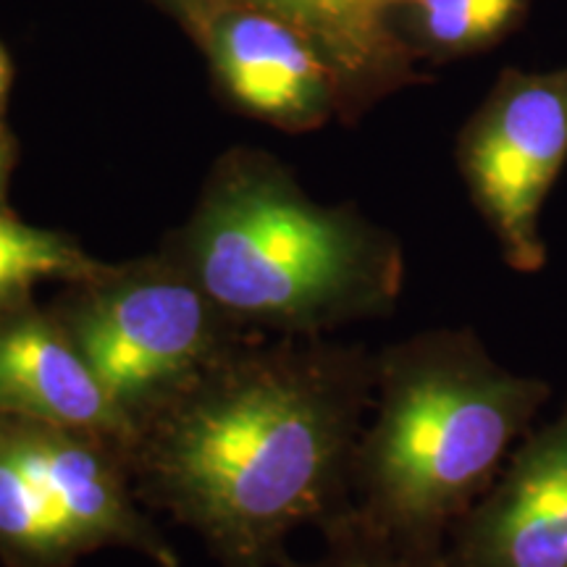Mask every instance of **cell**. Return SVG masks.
I'll return each instance as SVG.
<instances>
[{"instance_id": "9a60e30c", "label": "cell", "mask_w": 567, "mask_h": 567, "mask_svg": "<svg viewBox=\"0 0 567 567\" xmlns=\"http://www.w3.org/2000/svg\"><path fill=\"white\" fill-rule=\"evenodd\" d=\"M9 87H11V63H9V59H6L3 48H0V111H3V105H6Z\"/></svg>"}, {"instance_id": "52a82bcc", "label": "cell", "mask_w": 567, "mask_h": 567, "mask_svg": "<svg viewBox=\"0 0 567 567\" xmlns=\"http://www.w3.org/2000/svg\"><path fill=\"white\" fill-rule=\"evenodd\" d=\"M446 551L457 567H567V396L515 444Z\"/></svg>"}, {"instance_id": "7c38bea8", "label": "cell", "mask_w": 567, "mask_h": 567, "mask_svg": "<svg viewBox=\"0 0 567 567\" xmlns=\"http://www.w3.org/2000/svg\"><path fill=\"white\" fill-rule=\"evenodd\" d=\"M408 6L410 27L421 51L452 59L484 51L513 32L526 17L530 0H400Z\"/></svg>"}, {"instance_id": "6da1fadb", "label": "cell", "mask_w": 567, "mask_h": 567, "mask_svg": "<svg viewBox=\"0 0 567 567\" xmlns=\"http://www.w3.org/2000/svg\"><path fill=\"white\" fill-rule=\"evenodd\" d=\"M373 402L368 347L255 334L137 425L134 492L193 530L218 567H281L297 528L321 530L354 505Z\"/></svg>"}, {"instance_id": "5b68a950", "label": "cell", "mask_w": 567, "mask_h": 567, "mask_svg": "<svg viewBox=\"0 0 567 567\" xmlns=\"http://www.w3.org/2000/svg\"><path fill=\"white\" fill-rule=\"evenodd\" d=\"M111 547L137 551L155 567H182L140 509L124 446L0 415V563L74 567Z\"/></svg>"}, {"instance_id": "277c9868", "label": "cell", "mask_w": 567, "mask_h": 567, "mask_svg": "<svg viewBox=\"0 0 567 567\" xmlns=\"http://www.w3.org/2000/svg\"><path fill=\"white\" fill-rule=\"evenodd\" d=\"M132 429L255 337L205 295L174 252L105 264L48 305Z\"/></svg>"}, {"instance_id": "ba28073f", "label": "cell", "mask_w": 567, "mask_h": 567, "mask_svg": "<svg viewBox=\"0 0 567 567\" xmlns=\"http://www.w3.org/2000/svg\"><path fill=\"white\" fill-rule=\"evenodd\" d=\"M208 51L226 95L284 130H313L342 111L337 71L295 24L255 6L208 19Z\"/></svg>"}, {"instance_id": "5bb4252c", "label": "cell", "mask_w": 567, "mask_h": 567, "mask_svg": "<svg viewBox=\"0 0 567 567\" xmlns=\"http://www.w3.org/2000/svg\"><path fill=\"white\" fill-rule=\"evenodd\" d=\"M13 158H17V151H13V140L9 132L0 126V205H6V187H9Z\"/></svg>"}, {"instance_id": "2e32d148", "label": "cell", "mask_w": 567, "mask_h": 567, "mask_svg": "<svg viewBox=\"0 0 567 567\" xmlns=\"http://www.w3.org/2000/svg\"><path fill=\"white\" fill-rule=\"evenodd\" d=\"M396 3H400V0H396Z\"/></svg>"}, {"instance_id": "9c48e42d", "label": "cell", "mask_w": 567, "mask_h": 567, "mask_svg": "<svg viewBox=\"0 0 567 567\" xmlns=\"http://www.w3.org/2000/svg\"><path fill=\"white\" fill-rule=\"evenodd\" d=\"M0 415L130 446L134 429L55 316L40 305L0 321Z\"/></svg>"}, {"instance_id": "e0dca14e", "label": "cell", "mask_w": 567, "mask_h": 567, "mask_svg": "<svg viewBox=\"0 0 567 567\" xmlns=\"http://www.w3.org/2000/svg\"><path fill=\"white\" fill-rule=\"evenodd\" d=\"M195 3H197V0H195Z\"/></svg>"}, {"instance_id": "8992f818", "label": "cell", "mask_w": 567, "mask_h": 567, "mask_svg": "<svg viewBox=\"0 0 567 567\" xmlns=\"http://www.w3.org/2000/svg\"><path fill=\"white\" fill-rule=\"evenodd\" d=\"M567 163V66L505 69L457 137V166L502 264H549L542 213Z\"/></svg>"}, {"instance_id": "4fadbf2b", "label": "cell", "mask_w": 567, "mask_h": 567, "mask_svg": "<svg viewBox=\"0 0 567 567\" xmlns=\"http://www.w3.org/2000/svg\"><path fill=\"white\" fill-rule=\"evenodd\" d=\"M323 547L313 559H284L281 567H457L450 551L413 544L375 528L354 509H344L321 528Z\"/></svg>"}, {"instance_id": "3957f363", "label": "cell", "mask_w": 567, "mask_h": 567, "mask_svg": "<svg viewBox=\"0 0 567 567\" xmlns=\"http://www.w3.org/2000/svg\"><path fill=\"white\" fill-rule=\"evenodd\" d=\"M234 323L266 337H326L394 313L405 255L354 208L318 205L266 155L234 153L166 247Z\"/></svg>"}, {"instance_id": "7a4b0ae2", "label": "cell", "mask_w": 567, "mask_h": 567, "mask_svg": "<svg viewBox=\"0 0 567 567\" xmlns=\"http://www.w3.org/2000/svg\"><path fill=\"white\" fill-rule=\"evenodd\" d=\"M551 396V381L509 371L471 326L384 347L354 450V509L396 538L444 547Z\"/></svg>"}, {"instance_id": "30bf717a", "label": "cell", "mask_w": 567, "mask_h": 567, "mask_svg": "<svg viewBox=\"0 0 567 567\" xmlns=\"http://www.w3.org/2000/svg\"><path fill=\"white\" fill-rule=\"evenodd\" d=\"M274 13L321 48L342 87V111L365 109L396 84L415 80L410 53L392 34L386 13L396 0H237Z\"/></svg>"}, {"instance_id": "8fae6325", "label": "cell", "mask_w": 567, "mask_h": 567, "mask_svg": "<svg viewBox=\"0 0 567 567\" xmlns=\"http://www.w3.org/2000/svg\"><path fill=\"white\" fill-rule=\"evenodd\" d=\"M103 266L66 234L19 221L0 205V321L32 305L40 284H74Z\"/></svg>"}]
</instances>
